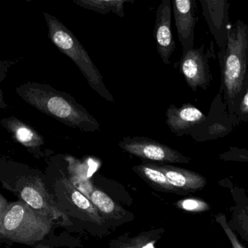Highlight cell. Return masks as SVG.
Segmentation results:
<instances>
[{
    "instance_id": "11",
    "label": "cell",
    "mask_w": 248,
    "mask_h": 248,
    "mask_svg": "<svg viewBox=\"0 0 248 248\" xmlns=\"http://www.w3.org/2000/svg\"><path fill=\"white\" fill-rule=\"evenodd\" d=\"M172 13L183 51L194 48L195 27L198 21L195 0H172Z\"/></svg>"
},
{
    "instance_id": "3",
    "label": "cell",
    "mask_w": 248,
    "mask_h": 248,
    "mask_svg": "<svg viewBox=\"0 0 248 248\" xmlns=\"http://www.w3.org/2000/svg\"><path fill=\"white\" fill-rule=\"evenodd\" d=\"M43 14L51 43L75 63L93 91L104 99L114 102V97L106 87L99 69L75 34L54 16L47 12Z\"/></svg>"
},
{
    "instance_id": "22",
    "label": "cell",
    "mask_w": 248,
    "mask_h": 248,
    "mask_svg": "<svg viewBox=\"0 0 248 248\" xmlns=\"http://www.w3.org/2000/svg\"><path fill=\"white\" fill-rule=\"evenodd\" d=\"M236 126L248 123V81L234 113Z\"/></svg>"
},
{
    "instance_id": "16",
    "label": "cell",
    "mask_w": 248,
    "mask_h": 248,
    "mask_svg": "<svg viewBox=\"0 0 248 248\" xmlns=\"http://www.w3.org/2000/svg\"><path fill=\"white\" fill-rule=\"evenodd\" d=\"M62 182L66 191V196L71 202L79 210L86 215L88 220L97 224H102L104 220L93 203L87 196L81 192L74 184L65 176L62 178Z\"/></svg>"
},
{
    "instance_id": "9",
    "label": "cell",
    "mask_w": 248,
    "mask_h": 248,
    "mask_svg": "<svg viewBox=\"0 0 248 248\" xmlns=\"http://www.w3.org/2000/svg\"><path fill=\"white\" fill-rule=\"evenodd\" d=\"M200 3L203 16L219 50H224L232 27L229 16L230 4L227 0H200Z\"/></svg>"
},
{
    "instance_id": "13",
    "label": "cell",
    "mask_w": 248,
    "mask_h": 248,
    "mask_svg": "<svg viewBox=\"0 0 248 248\" xmlns=\"http://www.w3.org/2000/svg\"><path fill=\"white\" fill-rule=\"evenodd\" d=\"M167 125L171 133L178 137L189 136L194 128L202 124L207 116L193 104L187 103L180 107L170 104L167 108Z\"/></svg>"
},
{
    "instance_id": "17",
    "label": "cell",
    "mask_w": 248,
    "mask_h": 248,
    "mask_svg": "<svg viewBox=\"0 0 248 248\" xmlns=\"http://www.w3.org/2000/svg\"><path fill=\"white\" fill-rule=\"evenodd\" d=\"M133 170L156 191L176 194L175 188L170 184L162 171L154 167L150 162H144L133 168Z\"/></svg>"
},
{
    "instance_id": "1",
    "label": "cell",
    "mask_w": 248,
    "mask_h": 248,
    "mask_svg": "<svg viewBox=\"0 0 248 248\" xmlns=\"http://www.w3.org/2000/svg\"><path fill=\"white\" fill-rule=\"evenodd\" d=\"M16 93L40 112L66 125L86 133L100 130L98 120L83 106L77 102L75 98L47 84L26 82L16 88Z\"/></svg>"
},
{
    "instance_id": "21",
    "label": "cell",
    "mask_w": 248,
    "mask_h": 248,
    "mask_svg": "<svg viewBox=\"0 0 248 248\" xmlns=\"http://www.w3.org/2000/svg\"><path fill=\"white\" fill-rule=\"evenodd\" d=\"M175 207L189 213H201L209 211L210 206L207 202L198 198L180 200L174 204Z\"/></svg>"
},
{
    "instance_id": "5",
    "label": "cell",
    "mask_w": 248,
    "mask_h": 248,
    "mask_svg": "<svg viewBox=\"0 0 248 248\" xmlns=\"http://www.w3.org/2000/svg\"><path fill=\"white\" fill-rule=\"evenodd\" d=\"M15 190L21 201L27 203L31 208L50 220L53 221L61 219L63 221L67 220V217L59 210L40 177L20 178L16 183Z\"/></svg>"
},
{
    "instance_id": "20",
    "label": "cell",
    "mask_w": 248,
    "mask_h": 248,
    "mask_svg": "<svg viewBox=\"0 0 248 248\" xmlns=\"http://www.w3.org/2000/svg\"><path fill=\"white\" fill-rule=\"evenodd\" d=\"M164 232L165 230L163 229L144 232L128 239L118 248H155V244L162 237Z\"/></svg>"
},
{
    "instance_id": "8",
    "label": "cell",
    "mask_w": 248,
    "mask_h": 248,
    "mask_svg": "<svg viewBox=\"0 0 248 248\" xmlns=\"http://www.w3.org/2000/svg\"><path fill=\"white\" fill-rule=\"evenodd\" d=\"M212 47V43L210 44ZM210 47V49H211ZM210 49L204 52V45L198 48L183 51L178 62V70L183 75L188 88L194 92L198 88L206 91L208 88L213 77L209 66V59L213 56Z\"/></svg>"
},
{
    "instance_id": "10",
    "label": "cell",
    "mask_w": 248,
    "mask_h": 248,
    "mask_svg": "<svg viewBox=\"0 0 248 248\" xmlns=\"http://www.w3.org/2000/svg\"><path fill=\"white\" fill-rule=\"evenodd\" d=\"M172 11V0H162L156 10L154 29L156 50L161 60L165 65L170 63L171 56L176 48L171 28Z\"/></svg>"
},
{
    "instance_id": "18",
    "label": "cell",
    "mask_w": 248,
    "mask_h": 248,
    "mask_svg": "<svg viewBox=\"0 0 248 248\" xmlns=\"http://www.w3.org/2000/svg\"><path fill=\"white\" fill-rule=\"evenodd\" d=\"M88 198L93 203L102 217L108 219L123 218L127 212L117 204L108 194L93 186L90 191Z\"/></svg>"
},
{
    "instance_id": "19",
    "label": "cell",
    "mask_w": 248,
    "mask_h": 248,
    "mask_svg": "<svg viewBox=\"0 0 248 248\" xmlns=\"http://www.w3.org/2000/svg\"><path fill=\"white\" fill-rule=\"evenodd\" d=\"M78 6L98 14L106 15L113 14L120 18H124V4L133 2L130 0H74Z\"/></svg>"
},
{
    "instance_id": "24",
    "label": "cell",
    "mask_w": 248,
    "mask_h": 248,
    "mask_svg": "<svg viewBox=\"0 0 248 248\" xmlns=\"http://www.w3.org/2000/svg\"><path fill=\"white\" fill-rule=\"evenodd\" d=\"M10 203L8 200L4 197L2 194L0 195V223L3 221L4 217L6 215L8 211V207H9Z\"/></svg>"
},
{
    "instance_id": "4",
    "label": "cell",
    "mask_w": 248,
    "mask_h": 248,
    "mask_svg": "<svg viewBox=\"0 0 248 248\" xmlns=\"http://www.w3.org/2000/svg\"><path fill=\"white\" fill-rule=\"evenodd\" d=\"M53 223V220L19 200L10 203L3 221L0 223V236L16 243L32 245L48 234Z\"/></svg>"
},
{
    "instance_id": "12",
    "label": "cell",
    "mask_w": 248,
    "mask_h": 248,
    "mask_svg": "<svg viewBox=\"0 0 248 248\" xmlns=\"http://www.w3.org/2000/svg\"><path fill=\"white\" fill-rule=\"evenodd\" d=\"M221 186L229 188L233 205L229 208L228 225L248 245V192L229 178L219 181Z\"/></svg>"
},
{
    "instance_id": "25",
    "label": "cell",
    "mask_w": 248,
    "mask_h": 248,
    "mask_svg": "<svg viewBox=\"0 0 248 248\" xmlns=\"http://www.w3.org/2000/svg\"><path fill=\"white\" fill-rule=\"evenodd\" d=\"M34 248H51L50 247L47 246V245H39L38 246Z\"/></svg>"
},
{
    "instance_id": "6",
    "label": "cell",
    "mask_w": 248,
    "mask_h": 248,
    "mask_svg": "<svg viewBox=\"0 0 248 248\" xmlns=\"http://www.w3.org/2000/svg\"><path fill=\"white\" fill-rule=\"evenodd\" d=\"M237 127L228 111L223 93L219 91L215 97L205 121L190 133L196 142L210 141L228 136Z\"/></svg>"
},
{
    "instance_id": "7",
    "label": "cell",
    "mask_w": 248,
    "mask_h": 248,
    "mask_svg": "<svg viewBox=\"0 0 248 248\" xmlns=\"http://www.w3.org/2000/svg\"><path fill=\"white\" fill-rule=\"evenodd\" d=\"M124 152L147 162L164 164H188L191 159L178 151L145 137H127L119 143Z\"/></svg>"
},
{
    "instance_id": "15",
    "label": "cell",
    "mask_w": 248,
    "mask_h": 248,
    "mask_svg": "<svg viewBox=\"0 0 248 248\" xmlns=\"http://www.w3.org/2000/svg\"><path fill=\"white\" fill-rule=\"evenodd\" d=\"M1 124L16 141L29 151L39 152L45 145L44 138L36 129L14 116L2 119Z\"/></svg>"
},
{
    "instance_id": "2",
    "label": "cell",
    "mask_w": 248,
    "mask_h": 248,
    "mask_svg": "<svg viewBox=\"0 0 248 248\" xmlns=\"http://www.w3.org/2000/svg\"><path fill=\"white\" fill-rule=\"evenodd\" d=\"M217 59L221 75L219 91L235 121L234 113L248 81V25L242 20L232 25L227 46L219 50Z\"/></svg>"
},
{
    "instance_id": "23",
    "label": "cell",
    "mask_w": 248,
    "mask_h": 248,
    "mask_svg": "<svg viewBox=\"0 0 248 248\" xmlns=\"http://www.w3.org/2000/svg\"><path fill=\"white\" fill-rule=\"evenodd\" d=\"M213 216H214L215 220H216V222L220 224V226L223 228V230L226 232L229 240L232 242L233 248H245L244 247H242L240 242L238 240L234 232L230 229L229 225H228L227 217H226V214L218 213V214L213 215Z\"/></svg>"
},
{
    "instance_id": "14",
    "label": "cell",
    "mask_w": 248,
    "mask_h": 248,
    "mask_svg": "<svg viewBox=\"0 0 248 248\" xmlns=\"http://www.w3.org/2000/svg\"><path fill=\"white\" fill-rule=\"evenodd\" d=\"M150 162L154 167L165 174L178 195H187L200 191L207 184L205 177L198 172L174 166L170 164Z\"/></svg>"
}]
</instances>
